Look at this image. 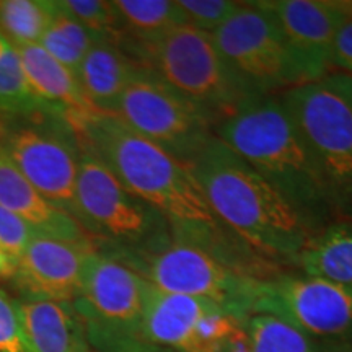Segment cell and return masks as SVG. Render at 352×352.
<instances>
[{"label":"cell","mask_w":352,"mask_h":352,"mask_svg":"<svg viewBox=\"0 0 352 352\" xmlns=\"http://www.w3.org/2000/svg\"><path fill=\"white\" fill-rule=\"evenodd\" d=\"M67 120L83 147L98 157L132 195L164 215L176 241L197 246L232 270L259 280L283 271L215 217L186 166L120 118L91 109L67 114Z\"/></svg>","instance_id":"cell-1"},{"label":"cell","mask_w":352,"mask_h":352,"mask_svg":"<svg viewBox=\"0 0 352 352\" xmlns=\"http://www.w3.org/2000/svg\"><path fill=\"white\" fill-rule=\"evenodd\" d=\"M186 168L228 230L270 261L294 266L314 233L243 158L214 134Z\"/></svg>","instance_id":"cell-2"},{"label":"cell","mask_w":352,"mask_h":352,"mask_svg":"<svg viewBox=\"0 0 352 352\" xmlns=\"http://www.w3.org/2000/svg\"><path fill=\"white\" fill-rule=\"evenodd\" d=\"M214 134L296 210L311 233L338 220L305 140L279 96L248 101L219 122Z\"/></svg>","instance_id":"cell-3"},{"label":"cell","mask_w":352,"mask_h":352,"mask_svg":"<svg viewBox=\"0 0 352 352\" xmlns=\"http://www.w3.org/2000/svg\"><path fill=\"white\" fill-rule=\"evenodd\" d=\"M338 220L352 222V76L329 74L283 91Z\"/></svg>","instance_id":"cell-4"},{"label":"cell","mask_w":352,"mask_h":352,"mask_svg":"<svg viewBox=\"0 0 352 352\" xmlns=\"http://www.w3.org/2000/svg\"><path fill=\"white\" fill-rule=\"evenodd\" d=\"M96 248L164 292L208 298L240 321L253 316L259 279L232 270L197 246L176 241L170 235L135 250L101 245Z\"/></svg>","instance_id":"cell-5"},{"label":"cell","mask_w":352,"mask_h":352,"mask_svg":"<svg viewBox=\"0 0 352 352\" xmlns=\"http://www.w3.org/2000/svg\"><path fill=\"white\" fill-rule=\"evenodd\" d=\"M214 127L254 98L228 67L212 36L179 26L138 56Z\"/></svg>","instance_id":"cell-6"},{"label":"cell","mask_w":352,"mask_h":352,"mask_svg":"<svg viewBox=\"0 0 352 352\" xmlns=\"http://www.w3.org/2000/svg\"><path fill=\"white\" fill-rule=\"evenodd\" d=\"M0 145L39 195L76 219L80 142L67 114L46 107L26 116H0Z\"/></svg>","instance_id":"cell-7"},{"label":"cell","mask_w":352,"mask_h":352,"mask_svg":"<svg viewBox=\"0 0 352 352\" xmlns=\"http://www.w3.org/2000/svg\"><path fill=\"white\" fill-rule=\"evenodd\" d=\"M76 220L96 245L135 250L171 235L158 210L134 196L80 144L76 182Z\"/></svg>","instance_id":"cell-8"},{"label":"cell","mask_w":352,"mask_h":352,"mask_svg":"<svg viewBox=\"0 0 352 352\" xmlns=\"http://www.w3.org/2000/svg\"><path fill=\"white\" fill-rule=\"evenodd\" d=\"M147 287L142 276L96 248L87 259L80 292L72 302L87 342L100 352H114L142 341Z\"/></svg>","instance_id":"cell-9"},{"label":"cell","mask_w":352,"mask_h":352,"mask_svg":"<svg viewBox=\"0 0 352 352\" xmlns=\"http://www.w3.org/2000/svg\"><path fill=\"white\" fill-rule=\"evenodd\" d=\"M113 114L184 166L214 135L209 121L145 65L127 83Z\"/></svg>","instance_id":"cell-10"},{"label":"cell","mask_w":352,"mask_h":352,"mask_svg":"<svg viewBox=\"0 0 352 352\" xmlns=\"http://www.w3.org/2000/svg\"><path fill=\"white\" fill-rule=\"evenodd\" d=\"M210 36L232 72L254 96H276L300 85L283 33L263 2L240 3Z\"/></svg>","instance_id":"cell-11"},{"label":"cell","mask_w":352,"mask_h":352,"mask_svg":"<svg viewBox=\"0 0 352 352\" xmlns=\"http://www.w3.org/2000/svg\"><path fill=\"white\" fill-rule=\"evenodd\" d=\"M253 315H271L314 338L352 341V285L294 272L259 280Z\"/></svg>","instance_id":"cell-12"},{"label":"cell","mask_w":352,"mask_h":352,"mask_svg":"<svg viewBox=\"0 0 352 352\" xmlns=\"http://www.w3.org/2000/svg\"><path fill=\"white\" fill-rule=\"evenodd\" d=\"M263 6L272 13L283 33L300 85L329 76L334 36L352 10V2L271 0L263 2Z\"/></svg>","instance_id":"cell-13"},{"label":"cell","mask_w":352,"mask_h":352,"mask_svg":"<svg viewBox=\"0 0 352 352\" xmlns=\"http://www.w3.org/2000/svg\"><path fill=\"white\" fill-rule=\"evenodd\" d=\"M95 250L94 240L70 241L36 233L16 263L13 277L26 297L74 302L80 292L87 259Z\"/></svg>","instance_id":"cell-14"},{"label":"cell","mask_w":352,"mask_h":352,"mask_svg":"<svg viewBox=\"0 0 352 352\" xmlns=\"http://www.w3.org/2000/svg\"><path fill=\"white\" fill-rule=\"evenodd\" d=\"M0 206L19 215L34 233L51 239L82 241L91 240L80 223L65 210L56 208L30 184L13 165L0 145Z\"/></svg>","instance_id":"cell-15"},{"label":"cell","mask_w":352,"mask_h":352,"mask_svg":"<svg viewBox=\"0 0 352 352\" xmlns=\"http://www.w3.org/2000/svg\"><path fill=\"white\" fill-rule=\"evenodd\" d=\"M217 308L208 298L168 294L148 283L140 340L162 349L186 352L197 321Z\"/></svg>","instance_id":"cell-16"},{"label":"cell","mask_w":352,"mask_h":352,"mask_svg":"<svg viewBox=\"0 0 352 352\" xmlns=\"http://www.w3.org/2000/svg\"><path fill=\"white\" fill-rule=\"evenodd\" d=\"M32 352H87V336L72 302L26 297L15 303Z\"/></svg>","instance_id":"cell-17"},{"label":"cell","mask_w":352,"mask_h":352,"mask_svg":"<svg viewBox=\"0 0 352 352\" xmlns=\"http://www.w3.org/2000/svg\"><path fill=\"white\" fill-rule=\"evenodd\" d=\"M140 65L116 41L100 38L87 52L76 78L91 108L113 114L120 96Z\"/></svg>","instance_id":"cell-18"},{"label":"cell","mask_w":352,"mask_h":352,"mask_svg":"<svg viewBox=\"0 0 352 352\" xmlns=\"http://www.w3.org/2000/svg\"><path fill=\"white\" fill-rule=\"evenodd\" d=\"M15 50L30 90L44 107L65 114H80L94 109L83 98L76 76L44 51L43 46L20 44Z\"/></svg>","instance_id":"cell-19"},{"label":"cell","mask_w":352,"mask_h":352,"mask_svg":"<svg viewBox=\"0 0 352 352\" xmlns=\"http://www.w3.org/2000/svg\"><path fill=\"white\" fill-rule=\"evenodd\" d=\"M111 7L116 16L120 46L135 60L144 50L184 26L176 0H114Z\"/></svg>","instance_id":"cell-20"},{"label":"cell","mask_w":352,"mask_h":352,"mask_svg":"<svg viewBox=\"0 0 352 352\" xmlns=\"http://www.w3.org/2000/svg\"><path fill=\"white\" fill-rule=\"evenodd\" d=\"M303 276L352 285V222L334 220L314 233L294 261Z\"/></svg>","instance_id":"cell-21"},{"label":"cell","mask_w":352,"mask_h":352,"mask_svg":"<svg viewBox=\"0 0 352 352\" xmlns=\"http://www.w3.org/2000/svg\"><path fill=\"white\" fill-rule=\"evenodd\" d=\"M253 352H344L347 342L314 338L271 315L243 321Z\"/></svg>","instance_id":"cell-22"},{"label":"cell","mask_w":352,"mask_h":352,"mask_svg":"<svg viewBox=\"0 0 352 352\" xmlns=\"http://www.w3.org/2000/svg\"><path fill=\"white\" fill-rule=\"evenodd\" d=\"M96 38L85 26L78 23L52 2V15L47 23L39 46L44 47L65 69L77 76L87 52L94 46Z\"/></svg>","instance_id":"cell-23"},{"label":"cell","mask_w":352,"mask_h":352,"mask_svg":"<svg viewBox=\"0 0 352 352\" xmlns=\"http://www.w3.org/2000/svg\"><path fill=\"white\" fill-rule=\"evenodd\" d=\"M41 108L46 107L30 90L19 52L0 33V116H26Z\"/></svg>","instance_id":"cell-24"},{"label":"cell","mask_w":352,"mask_h":352,"mask_svg":"<svg viewBox=\"0 0 352 352\" xmlns=\"http://www.w3.org/2000/svg\"><path fill=\"white\" fill-rule=\"evenodd\" d=\"M52 15V2L0 0V33L13 46L39 44Z\"/></svg>","instance_id":"cell-25"},{"label":"cell","mask_w":352,"mask_h":352,"mask_svg":"<svg viewBox=\"0 0 352 352\" xmlns=\"http://www.w3.org/2000/svg\"><path fill=\"white\" fill-rule=\"evenodd\" d=\"M57 6L74 20L85 26L96 39L108 38L120 44L116 16L111 2L103 0H59Z\"/></svg>","instance_id":"cell-26"},{"label":"cell","mask_w":352,"mask_h":352,"mask_svg":"<svg viewBox=\"0 0 352 352\" xmlns=\"http://www.w3.org/2000/svg\"><path fill=\"white\" fill-rule=\"evenodd\" d=\"M184 25L212 34L239 10L240 2L232 0H176Z\"/></svg>","instance_id":"cell-27"},{"label":"cell","mask_w":352,"mask_h":352,"mask_svg":"<svg viewBox=\"0 0 352 352\" xmlns=\"http://www.w3.org/2000/svg\"><path fill=\"white\" fill-rule=\"evenodd\" d=\"M34 235L36 233L23 219L0 206V250L13 267L16 266Z\"/></svg>","instance_id":"cell-28"},{"label":"cell","mask_w":352,"mask_h":352,"mask_svg":"<svg viewBox=\"0 0 352 352\" xmlns=\"http://www.w3.org/2000/svg\"><path fill=\"white\" fill-rule=\"evenodd\" d=\"M0 352H32L21 331L16 307L0 290Z\"/></svg>","instance_id":"cell-29"},{"label":"cell","mask_w":352,"mask_h":352,"mask_svg":"<svg viewBox=\"0 0 352 352\" xmlns=\"http://www.w3.org/2000/svg\"><path fill=\"white\" fill-rule=\"evenodd\" d=\"M331 69L352 76V10L342 20L331 47Z\"/></svg>","instance_id":"cell-30"},{"label":"cell","mask_w":352,"mask_h":352,"mask_svg":"<svg viewBox=\"0 0 352 352\" xmlns=\"http://www.w3.org/2000/svg\"><path fill=\"white\" fill-rule=\"evenodd\" d=\"M219 352H253L252 342H250V338L245 331L243 324L232 336L227 338L226 342L220 346Z\"/></svg>","instance_id":"cell-31"},{"label":"cell","mask_w":352,"mask_h":352,"mask_svg":"<svg viewBox=\"0 0 352 352\" xmlns=\"http://www.w3.org/2000/svg\"><path fill=\"white\" fill-rule=\"evenodd\" d=\"M153 347L155 346H151V344H147V342L139 341V342H132V344H129V346L121 347V349H118L114 352H153Z\"/></svg>","instance_id":"cell-32"},{"label":"cell","mask_w":352,"mask_h":352,"mask_svg":"<svg viewBox=\"0 0 352 352\" xmlns=\"http://www.w3.org/2000/svg\"><path fill=\"white\" fill-rule=\"evenodd\" d=\"M13 272H15V267H13V264L8 261V258L0 250V276L13 277Z\"/></svg>","instance_id":"cell-33"},{"label":"cell","mask_w":352,"mask_h":352,"mask_svg":"<svg viewBox=\"0 0 352 352\" xmlns=\"http://www.w3.org/2000/svg\"><path fill=\"white\" fill-rule=\"evenodd\" d=\"M153 352H176V351H170V349H162V347H153Z\"/></svg>","instance_id":"cell-34"},{"label":"cell","mask_w":352,"mask_h":352,"mask_svg":"<svg viewBox=\"0 0 352 352\" xmlns=\"http://www.w3.org/2000/svg\"><path fill=\"white\" fill-rule=\"evenodd\" d=\"M87 352H90V351H87Z\"/></svg>","instance_id":"cell-35"}]
</instances>
